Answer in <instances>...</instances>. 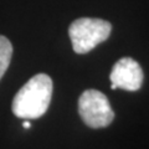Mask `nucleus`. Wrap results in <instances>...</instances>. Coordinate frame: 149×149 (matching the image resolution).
<instances>
[{"mask_svg": "<svg viewBox=\"0 0 149 149\" xmlns=\"http://www.w3.org/2000/svg\"><path fill=\"white\" fill-rule=\"evenodd\" d=\"M22 127H24V128H26V129H27V128H30V127H31V123L29 122V120H25V122L22 123Z\"/></svg>", "mask_w": 149, "mask_h": 149, "instance_id": "423d86ee", "label": "nucleus"}, {"mask_svg": "<svg viewBox=\"0 0 149 149\" xmlns=\"http://www.w3.org/2000/svg\"><path fill=\"white\" fill-rule=\"evenodd\" d=\"M112 25L102 19L80 17L68 27L72 49L76 54H87L109 37Z\"/></svg>", "mask_w": 149, "mask_h": 149, "instance_id": "f03ea898", "label": "nucleus"}, {"mask_svg": "<svg viewBox=\"0 0 149 149\" xmlns=\"http://www.w3.org/2000/svg\"><path fill=\"white\" fill-rule=\"evenodd\" d=\"M111 88H120L124 91H138L143 85V70L136 60L132 57H123L114 63L109 74Z\"/></svg>", "mask_w": 149, "mask_h": 149, "instance_id": "20e7f679", "label": "nucleus"}, {"mask_svg": "<svg viewBox=\"0 0 149 149\" xmlns=\"http://www.w3.org/2000/svg\"><path fill=\"white\" fill-rule=\"evenodd\" d=\"M13 55V46L5 36L0 35V80L6 72V70L10 65Z\"/></svg>", "mask_w": 149, "mask_h": 149, "instance_id": "39448f33", "label": "nucleus"}, {"mask_svg": "<svg viewBox=\"0 0 149 149\" xmlns=\"http://www.w3.org/2000/svg\"><path fill=\"white\" fill-rule=\"evenodd\" d=\"M78 113L91 128L108 127L114 119V112L107 96L97 90H87L78 98Z\"/></svg>", "mask_w": 149, "mask_h": 149, "instance_id": "7ed1b4c3", "label": "nucleus"}, {"mask_svg": "<svg viewBox=\"0 0 149 149\" xmlns=\"http://www.w3.org/2000/svg\"><path fill=\"white\" fill-rule=\"evenodd\" d=\"M52 97V80L49 74L39 73L30 78L13 100V113L19 118L36 119L47 111Z\"/></svg>", "mask_w": 149, "mask_h": 149, "instance_id": "f257e3e1", "label": "nucleus"}]
</instances>
